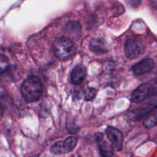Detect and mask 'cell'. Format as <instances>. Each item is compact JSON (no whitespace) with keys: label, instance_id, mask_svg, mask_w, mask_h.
I'll list each match as a JSON object with an SVG mask.
<instances>
[{"label":"cell","instance_id":"3","mask_svg":"<svg viewBox=\"0 0 157 157\" xmlns=\"http://www.w3.org/2000/svg\"><path fill=\"white\" fill-rule=\"evenodd\" d=\"M157 92V78L141 84L131 95V101L135 104L141 103L150 97L153 96Z\"/></svg>","mask_w":157,"mask_h":157},{"label":"cell","instance_id":"12","mask_svg":"<svg viewBox=\"0 0 157 157\" xmlns=\"http://www.w3.org/2000/svg\"><path fill=\"white\" fill-rule=\"evenodd\" d=\"M89 46H90V50L96 53H104L108 50L106 41L101 38H92L90 40Z\"/></svg>","mask_w":157,"mask_h":157},{"label":"cell","instance_id":"4","mask_svg":"<svg viewBox=\"0 0 157 157\" xmlns=\"http://www.w3.org/2000/svg\"><path fill=\"white\" fill-rule=\"evenodd\" d=\"M126 56L130 59L139 58L145 52V45L142 39L137 37L130 38L127 40L124 47Z\"/></svg>","mask_w":157,"mask_h":157},{"label":"cell","instance_id":"6","mask_svg":"<svg viewBox=\"0 0 157 157\" xmlns=\"http://www.w3.org/2000/svg\"><path fill=\"white\" fill-rule=\"evenodd\" d=\"M106 134L107 138L110 140L113 148L116 151H121L123 148L124 143V135L122 132L117 128L113 127H108L106 130Z\"/></svg>","mask_w":157,"mask_h":157},{"label":"cell","instance_id":"7","mask_svg":"<svg viewBox=\"0 0 157 157\" xmlns=\"http://www.w3.org/2000/svg\"><path fill=\"white\" fill-rule=\"evenodd\" d=\"M157 108V106L154 104H147L146 105L141 106L137 108L132 110L130 113L127 114L129 119L132 121H140L145 117L149 116L153 110Z\"/></svg>","mask_w":157,"mask_h":157},{"label":"cell","instance_id":"11","mask_svg":"<svg viewBox=\"0 0 157 157\" xmlns=\"http://www.w3.org/2000/svg\"><path fill=\"white\" fill-rule=\"evenodd\" d=\"M64 31L70 37L77 38L81 33V25L77 21H69L65 25Z\"/></svg>","mask_w":157,"mask_h":157},{"label":"cell","instance_id":"1","mask_svg":"<svg viewBox=\"0 0 157 157\" xmlns=\"http://www.w3.org/2000/svg\"><path fill=\"white\" fill-rule=\"evenodd\" d=\"M21 93L26 102L38 101L42 95V86L39 78L34 75L28 77L21 84Z\"/></svg>","mask_w":157,"mask_h":157},{"label":"cell","instance_id":"10","mask_svg":"<svg viewBox=\"0 0 157 157\" xmlns=\"http://www.w3.org/2000/svg\"><path fill=\"white\" fill-rule=\"evenodd\" d=\"M98 147L102 157H113V150L110 144H107L104 140V136L101 133H99L97 137Z\"/></svg>","mask_w":157,"mask_h":157},{"label":"cell","instance_id":"8","mask_svg":"<svg viewBox=\"0 0 157 157\" xmlns=\"http://www.w3.org/2000/svg\"><path fill=\"white\" fill-rule=\"evenodd\" d=\"M154 67V61L151 58H146L132 67L131 71L134 75H140L150 71Z\"/></svg>","mask_w":157,"mask_h":157},{"label":"cell","instance_id":"9","mask_svg":"<svg viewBox=\"0 0 157 157\" xmlns=\"http://www.w3.org/2000/svg\"><path fill=\"white\" fill-rule=\"evenodd\" d=\"M87 76V68L85 66L82 64H79L74 67L71 75V82L75 85H79L83 82Z\"/></svg>","mask_w":157,"mask_h":157},{"label":"cell","instance_id":"2","mask_svg":"<svg viewBox=\"0 0 157 157\" xmlns=\"http://www.w3.org/2000/svg\"><path fill=\"white\" fill-rule=\"evenodd\" d=\"M53 51L56 58L60 60H66L75 55L76 49L73 41L70 38L60 37L54 41Z\"/></svg>","mask_w":157,"mask_h":157},{"label":"cell","instance_id":"14","mask_svg":"<svg viewBox=\"0 0 157 157\" xmlns=\"http://www.w3.org/2000/svg\"><path fill=\"white\" fill-rule=\"evenodd\" d=\"M10 67L9 58L0 54V74H3Z\"/></svg>","mask_w":157,"mask_h":157},{"label":"cell","instance_id":"5","mask_svg":"<svg viewBox=\"0 0 157 157\" xmlns=\"http://www.w3.org/2000/svg\"><path fill=\"white\" fill-rule=\"evenodd\" d=\"M78 142V138L75 136H70L64 141H58L52 146L50 149L51 153L55 155L65 154L71 152Z\"/></svg>","mask_w":157,"mask_h":157},{"label":"cell","instance_id":"13","mask_svg":"<svg viewBox=\"0 0 157 157\" xmlns=\"http://www.w3.org/2000/svg\"><path fill=\"white\" fill-rule=\"evenodd\" d=\"M144 124L147 128H152L157 126V112L149 115L144 121Z\"/></svg>","mask_w":157,"mask_h":157},{"label":"cell","instance_id":"15","mask_svg":"<svg viewBox=\"0 0 157 157\" xmlns=\"http://www.w3.org/2000/svg\"><path fill=\"white\" fill-rule=\"evenodd\" d=\"M97 94V90L93 87H87L84 91V98L86 101H92L95 98Z\"/></svg>","mask_w":157,"mask_h":157}]
</instances>
